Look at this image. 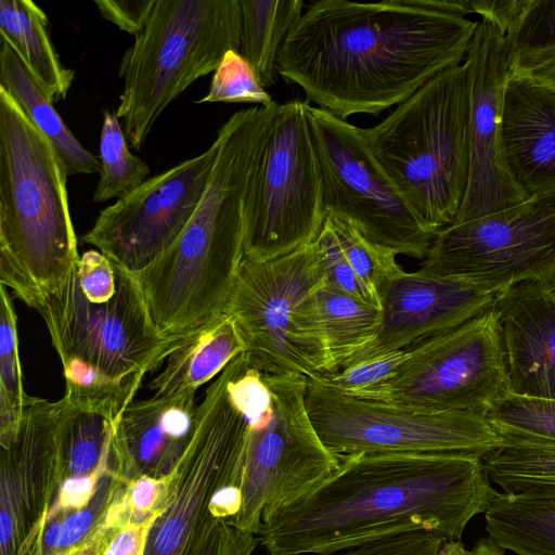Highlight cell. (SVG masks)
Returning a JSON list of instances; mask_svg holds the SVG:
<instances>
[{"instance_id":"obj_21","label":"cell","mask_w":555,"mask_h":555,"mask_svg":"<svg viewBox=\"0 0 555 555\" xmlns=\"http://www.w3.org/2000/svg\"><path fill=\"white\" fill-rule=\"evenodd\" d=\"M245 350L234 320L223 312L177 343L149 388L155 395L196 392Z\"/></svg>"},{"instance_id":"obj_41","label":"cell","mask_w":555,"mask_h":555,"mask_svg":"<svg viewBox=\"0 0 555 555\" xmlns=\"http://www.w3.org/2000/svg\"><path fill=\"white\" fill-rule=\"evenodd\" d=\"M183 534V525L180 520L170 518L159 529L155 547L163 554L168 555L177 550Z\"/></svg>"},{"instance_id":"obj_4","label":"cell","mask_w":555,"mask_h":555,"mask_svg":"<svg viewBox=\"0 0 555 555\" xmlns=\"http://www.w3.org/2000/svg\"><path fill=\"white\" fill-rule=\"evenodd\" d=\"M33 309L63 365L65 396L121 409L180 340L158 331L135 274L96 249L85 251L66 281Z\"/></svg>"},{"instance_id":"obj_25","label":"cell","mask_w":555,"mask_h":555,"mask_svg":"<svg viewBox=\"0 0 555 555\" xmlns=\"http://www.w3.org/2000/svg\"><path fill=\"white\" fill-rule=\"evenodd\" d=\"M304 8V0H241L240 53L266 89L278 80L279 53Z\"/></svg>"},{"instance_id":"obj_10","label":"cell","mask_w":555,"mask_h":555,"mask_svg":"<svg viewBox=\"0 0 555 555\" xmlns=\"http://www.w3.org/2000/svg\"><path fill=\"white\" fill-rule=\"evenodd\" d=\"M308 101L279 104L244 206V258L266 261L309 245L324 220L322 173Z\"/></svg>"},{"instance_id":"obj_19","label":"cell","mask_w":555,"mask_h":555,"mask_svg":"<svg viewBox=\"0 0 555 555\" xmlns=\"http://www.w3.org/2000/svg\"><path fill=\"white\" fill-rule=\"evenodd\" d=\"M501 145L512 178L528 197L555 191V88L526 73L508 72Z\"/></svg>"},{"instance_id":"obj_31","label":"cell","mask_w":555,"mask_h":555,"mask_svg":"<svg viewBox=\"0 0 555 555\" xmlns=\"http://www.w3.org/2000/svg\"><path fill=\"white\" fill-rule=\"evenodd\" d=\"M500 434L555 442V400L506 393L486 413Z\"/></svg>"},{"instance_id":"obj_37","label":"cell","mask_w":555,"mask_h":555,"mask_svg":"<svg viewBox=\"0 0 555 555\" xmlns=\"http://www.w3.org/2000/svg\"><path fill=\"white\" fill-rule=\"evenodd\" d=\"M156 0H94L102 17L137 36L147 23Z\"/></svg>"},{"instance_id":"obj_43","label":"cell","mask_w":555,"mask_h":555,"mask_svg":"<svg viewBox=\"0 0 555 555\" xmlns=\"http://www.w3.org/2000/svg\"><path fill=\"white\" fill-rule=\"evenodd\" d=\"M139 533L137 529L125 530L113 541L104 555H131L138 548Z\"/></svg>"},{"instance_id":"obj_44","label":"cell","mask_w":555,"mask_h":555,"mask_svg":"<svg viewBox=\"0 0 555 555\" xmlns=\"http://www.w3.org/2000/svg\"><path fill=\"white\" fill-rule=\"evenodd\" d=\"M520 73H526L555 88V55Z\"/></svg>"},{"instance_id":"obj_48","label":"cell","mask_w":555,"mask_h":555,"mask_svg":"<svg viewBox=\"0 0 555 555\" xmlns=\"http://www.w3.org/2000/svg\"><path fill=\"white\" fill-rule=\"evenodd\" d=\"M547 284L551 291L555 294V276Z\"/></svg>"},{"instance_id":"obj_1","label":"cell","mask_w":555,"mask_h":555,"mask_svg":"<svg viewBox=\"0 0 555 555\" xmlns=\"http://www.w3.org/2000/svg\"><path fill=\"white\" fill-rule=\"evenodd\" d=\"M482 457L470 454L352 453L301 498L268 515L269 555H332L414 531L461 540L499 493Z\"/></svg>"},{"instance_id":"obj_9","label":"cell","mask_w":555,"mask_h":555,"mask_svg":"<svg viewBox=\"0 0 555 555\" xmlns=\"http://www.w3.org/2000/svg\"><path fill=\"white\" fill-rule=\"evenodd\" d=\"M307 383L301 375L264 374L249 365L242 375L248 417L237 514L243 531L259 533L268 515L305 495L340 463L311 422Z\"/></svg>"},{"instance_id":"obj_35","label":"cell","mask_w":555,"mask_h":555,"mask_svg":"<svg viewBox=\"0 0 555 555\" xmlns=\"http://www.w3.org/2000/svg\"><path fill=\"white\" fill-rule=\"evenodd\" d=\"M314 243L319 250L326 284L380 308L377 294L358 278L326 219Z\"/></svg>"},{"instance_id":"obj_45","label":"cell","mask_w":555,"mask_h":555,"mask_svg":"<svg viewBox=\"0 0 555 555\" xmlns=\"http://www.w3.org/2000/svg\"><path fill=\"white\" fill-rule=\"evenodd\" d=\"M469 555H504V550L488 537L480 539Z\"/></svg>"},{"instance_id":"obj_33","label":"cell","mask_w":555,"mask_h":555,"mask_svg":"<svg viewBox=\"0 0 555 555\" xmlns=\"http://www.w3.org/2000/svg\"><path fill=\"white\" fill-rule=\"evenodd\" d=\"M198 103H253L270 106L272 96L250 63L235 50L228 51L214 72L207 94Z\"/></svg>"},{"instance_id":"obj_24","label":"cell","mask_w":555,"mask_h":555,"mask_svg":"<svg viewBox=\"0 0 555 555\" xmlns=\"http://www.w3.org/2000/svg\"><path fill=\"white\" fill-rule=\"evenodd\" d=\"M486 530L515 555H555V491L498 493L485 513Z\"/></svg>"},{"instance_id":"obj_2","label":"cell","mask_w":555,"mask_h":555,"mask_svg":"<svg viewBox=\"0 0 555 555\" xmlns=\"http://www.w3.org/2000/svg\"><path fill=\"white\" fill-rule=\"evenodd\" d=\"M477 25L396 0H318L291 28L278 74L343 119L376 116L461 65Z\"/></svg>"},{"instance_id":"obj_15","label":"cell","mask_w":555,"mask_h":555,"mask_svg":"<svg viewBox=\"0 0 555 555\" xmlns=\"http://www.w3.org/2000/svg\"><path fill=\"white\" fill-rule=\"evenodd\" d=\"M216 156L214 141L202 154L149 178L102 209L82 242L120 268L140 273L172 245L190 221Z\"/></svg>"},{"instance_id":"obj_32","label":"cell","mask_w":555,"mask_h":555,"mask_svg":"<svg viewBox=\"0 0 555 555\" xmlns=\"http://www.w3.org/2000/svg\"><path fill=\"white\" fill-rule=\"evenodd\" d=\"M325 219L356 274L374 293L377 294L378 287L402 269L393 251L372 243L351 223L331 214H326Z\"/></svg>"},{"instance_id":"obj_18","label":"cell","mask_w":555,"mask_h":555,"mask_svg":"<svg viewBox=\"0 0 555 555\" xmlns=\"http://www.w3.org/2000/svg\"><path fill=\"white\" fill-rule=\"evenodd\" d=\"M505 358L509 393L555 400V294L527 281L495 294L492 307Z\"/></svg>"},{"instance_id":"obj_6","label":"cell","mask_w":555,"mask_h":555,"mask_svg":"<svg viewBox=\"0 0 555 555\" xmlns=\"http://www.w3.org/2000/svg\"><path fill=\"white\" fill-rule=\"evenodd\" d=\"M467 68H448L397 105L379 124L361 128L380 166L430 231L452 225L470 170Z\"/></svg>"},{"instance_id":"obj_13","label":"cell","mask_w":555,"mask_h":555,"mask_svg":"<svg viewBox=\"0 0 555 555\" xmlns=\"http://www.w3.org/2000/svg\"><path fill=\"white\" fill-rule=\"evenodd\" d=\"M420 272L494 294L555 276V191L438 231Z\"/></svg>"},{"instance_id":"obj_40","label":"cell","mask_w":555,"mask_h":555,"mask_svg":"<svg viewBox=\"0 0 555 555\" xmlns=\"http://www.w3.org/2000/svg\"><path fill=\"white\" fill-rule=\"evenodd\" d=\"M242 491L237 486H225L217 490L209 504L212 515L218 517L237 515L242 507Z\"/></svg>"},{"instance_id":"obj_42","label":"cell","mask_w":555,"mask_h":555,"mask_svg":"<svg viewBox=\"0 0 555 555\" xmlns=\"http://www.w3.org/2000/svg\"><path fill=\"white\" fill-rule=\"evenodd\" d=\"M157 495V485L153 479L142 478L132 489L131 502L140 512H146Z\"/></svg>"},{"instance_id":"obj_28","label":"cell","mask_w":555,"mask_h":555,"mask_svg":"<svg viewBox=\"0 0 555 555\" xmlns=\"http://www.w3.org/2000/svg\"><path fill=\"white\" fill-rule=\"evenodd\" d=\"M99 150L100 178L93 193L95 203L117 201L149 179L151 168L130 152L116 112L107 109L103 114Z\"/></svg>"},{"instance_id":"obj_14","label":"cell","mask_w":555,"mask_h":555,"mask_svg":"<svg viewBox=\"0 0 555 555\" xmlns=\"http://www.w3.org/2000/svg\"><path fill=\"white\" fill-rule=\"evenodd\" d=\"M509 393L492 309L411 348L396 374L358 398L417 410L486 413Z\"/></svg>"},{"instance_id":"obj_34","label":"cell","mask_w":555,"mask_h":555,"mask_svg":"<svg viewBox=\"0 0 555 555\" xmlns=\"http://www.w3.org/2000/svg\"><path fill=\"white\" fill-rule=\"evenodd\" d=\"M410 353L411 348L379 354L352 363L319 379L347 395L359 397L396 374Z\"/></svg>"},{"instance_id":"obj_12","label":"cell","mask_w":555,"mask_h":555,"mask_svg":"<svg viewBox=\"0 0 555 555\" xmlns=\"http://www.w3.org/2000/svg\"><path fill=\"white\" fill-rule=\"evenodd\" d=\"M308 119L321 167L325 215L351 223L396 255L424 260L436 233L406 204L362 129L310 104Z\"/></svg>"},{"instance_id":"obj_20","label":"cell","mask_w":555,"mask_h":555,"mask_svg":"<svg viewBox=\"0 0 555 555\" xmlns=\"http://www.w3.org/2000/svg\"><path fill=\"white\" fill-rule=\"evenodd\" d=\"M197 408L191 391L133 400L118 418L111 447L145 464L170 457L191 443Z\"/></svg>"},{"instance_id":"obj_7","label":"cell","mask_w":555,"mask_h":555,"mask_svg":"<svg viewBox=\"0 0 555 555\" xmlns=\"http://www.w3.org/2000/svg\"><path fill=\"white\" fill-rule=\"evenodd\" d=\"M241 0H156L143 30L118 66L122 91L116 114L127 141L141 150L167 106L240 52Z\"/></svg>"},{"instance_id":"obj_22","label":"cell","mask_w":555,"mask_h":555,"mask_svg":"<svg viewBox=\"0 0 555 555\" xmlns=\"http://www.w3.org/2000/svg\"><path fill=\"white\" fill-rule=\"evenodd\" d=\"M0 87L5 89L31 124L52 143L68 176L100 172V160L64 124L40 83L12 48L1 39Z\"/></svg>"},{"instance_id":"obj_26","label":"cell","mask_w":555,"mask_h":555,"mask_svg":"<svg viewBox=\"0 0 555 555\" xmlns=\"http://www.w3.org/2000/svg\"><path fill=\"white\" fill-rule=\"evenodd\" d=\"M501 447L482 460L504 493L555 491V442L500 434Z\"/></svg>"},{"instance_id":"obj_39","label":"cell","mask_w":555,"mask_h":555,"mask_svg":"<svg viewBox=\"0 0 555 555\" xmlns=\"http://www.w3.org/2000/svg\"><path fill=\"white\" fill-rule=\"evenodd\" d=\"M101 468L95 469L88 476H75L67 479L61 489L59 506L63 508L83 506L93 492V485Z\"/></svg>"},{"instance_id":"obj_8","label":"cell","mask_w":555,"mask_h":555,"mask_svg":"<svg viewBox=\"0 0 555 555\" xmlns=\"http://www.w3.org/2000/svg\"><path fill=\"white\" fill-rule=\"evenodd\" d=\"M324 284L314 242L266 261L244 258L224 312L242 335L249 367L308 379L337 372L319 307Z\"/></svg>"},{"instance_id":"obj_17","label":"cell","mask_w":555,"mask_h":555,"mask_svg":"<svg viewBox=\"0 0 555 555\" xmlns=\"http://www.w3.org/2000/svg\"><path fill=\"white\" fill-rule=\"evenodd\" d=\"M377 295L382 310L377 334L348 365L449 332L488 311L495 297L469 283L403 269L387 279Z\"/></svg>"},{"instance_id":"obj_23","label":"cell","mask_w":555,"mask_h":555,"mask_svg":"<svg viewBox=\"0 0 555 555\" xmlns=\"http://www.w3.org/2000/svg\"><path fill=\"white\" fill-rule=\"evenodd\" d=\"M48 16L31 0H0V34L48 96L64 100L75 72L65 67L48 31Z\"/></svg>"},{"instance_id":"obj_38","label":"cell","mask_w":555,"mask_h":555,"mask_svg":"<svg viewBox=\"0 0 555 555\" xmlns=\"http://www.w3.org/2000/svg\"><path fill=\"white\" fill-rule=\"evenodd\" d=\"M92 516L78 512L62 522L54 525L46 534V543L51 547H65L77 542L90 528Z\"/></svg>"},{"instance_id":"obj_5","label":"cell","mask_w":555,"mask_h":555,"mask_svg":"<svg viewBox=\"0 0 555 555\" xmlns=\"http://www.w3.org/2000/svg\"><path fill=\"white\" fill-rule=\"evenodd\" d=\"M67 177L52 143L0 87V282L30 308L80 259Z\"/></svg>"},{"instance_id":"obj_16","label":"cell","mask_w":555,"mask_h":555,"mask_svg":"<svg viewBox=\"0 0 555 555\" xmlns=\"http://www.w3.org/2000/svg\"><path fill=\"white\" fill-rule=\"evenodd\" d=\"M464 64L470 91V170L467 192L453 224L507 209L528 198L512 178L502 152L507 47L505 36L491 22H478Z\"/></svg>"},{"instance_id":"obj_36","label":"cell","mask_w":555,"mask_h":555,"mask_svg":"<svg viewBox=\"0 0 555 555\" xmlns=\"http://www.w3.org/2000/svg\"><path fill=\"white\" fill-rule=\"evenodd\" d=\"M448 541L436 532L414 531L385 538L332 555H438Z\"/></svg>"},{"instance_id":"obj_11","label":"cell","mask_w":555,"mask_h":555,"mask_svg":"<svg viewBox=\"0 0 555 555\" xmlns=\"http://www.w3.org/2000/svg\"><path fill=\"white\" fill-rule=\"evenodd\" d=\"M306 405L323 443L352 453L470 454L485 457L502 444L482 414L434 412L347 395L322 379H308Z\"/></svg>"},{"instance_id":"obj_30","label":"cell","mask_w":555,"mask_h":555,"mask_svg":"<svg viewBox=\"0 0 555 555\" xmlns=\"http://www.w3.org/2000/svg\"><path fill=\"white\" fill-rule=\"evenodd\" d=\"M17 317L5 286L0 287V434L15 431L28 398L24 391L18 354Z\"/></svg>"},{"instance_id":"obj_27","label":"cell","mask_w":555,"mask_h":555,"mask_svg":"<svg viewBox=\"0 0 555 555\" xmlns=\"http://www.w3.org/2000/svg\"><path fill=\"white\" fill-rule=\"evenodd\" d=\"M318 299L328 349L339 371L374 339L382 310L326 283Z\"/></svg>"},{"instance_id":"obj_29","label":"cell","mask_w":555,"mask_h":555,"mask_svg":"<svg viewBox=\"0 0 555 555\" xmlns=\"http://www.w3.org/2000/svg\"><path fill=\"white\" fill-rule=\"evenodd\" d=\"M508 72H524L555 55V0H526L505 33Z\"/></svg>"},{"instance_id":"obj_3","label":"cell","mask_w":555,"mask_h":555,"mask_svg":"<svg viewBox=\"0 0 555 555\" xmlns=\"http://www.w3.org/2000/svg\"><path fill=\"white\" fill-rule=\"evenodd\" d=\"M278 106L240 109L220 126L214 168L194 214L172 245L135 274L167 338L181 339L225 310L244 260L248 184Z\"/></svg>"},{"instance_id":"obj_46","label":"cell","mask_w":555,"mask_h":555,"mask_svg":"<svg viewBox=\"0 0 555 555\" xmlns=\"http://www.w3.org/2000/svg\"><path fill=\"white\" fill-rule=\"evenodd\" d=\"M470 551L466 550L460 540H448L439 550L438 555H469Z\"/></svg>"},{"instance_id":"obj_47","label":"cell","mask_w":555,"mask_h":555,"mask_svg":"<svg viewBox=\"0 0 555 555\" xmlns=\"http://www.w3.org/2000/svg\"><path fill=\"white\" fill-rule=\"evenodd\" d=\"M12 532V521L10 517L5 514H1V542L5 544L11 537Z\"/></svg>"}]
</instances>
